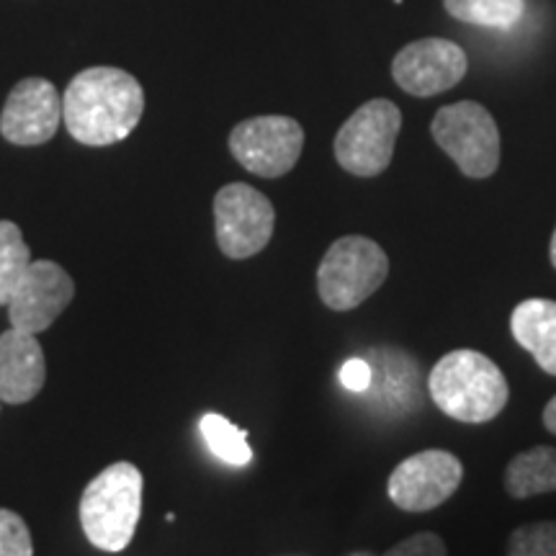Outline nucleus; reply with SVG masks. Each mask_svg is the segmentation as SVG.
<instances>
[{
  "label": "nucleus",
  "instance_id": "nucleus-15",
  "mask_svg": "<svg viewBox=\"0 0 556 556\" xmlns=\"http://www.w3.org/2000/svg\"><path fill=\"white\" fill-rule=\"evenodd\" d=\"M505 490L513 500L556 492V448L533 446L513 456L505 469Z\"/></svg>",
  "mask_w": 556,
  "mask_h": 556
},
{
  "label": "nucleus",
  "instance_id": "nucleus-9",
  "mask_svg": "<svg viewBox=\"0 0 556 556\" xmlns=\"http://www.w3.org/2000/svg\"><path fill=\"white\" fill-rule=\"evenodd\" d=\"M464 479L458 456L443 448H430L413 454L394 467L389 475V500L405 513H428L454 497Z\"/></svg>",
  "mask_w": 556,
  "mask_h": 556
},
{
  "label": "nucleus",
  "instance_id": "nucleus-2",
  "mask_svg": "<svg viewBox=\"0 0 556 556\" xmlns=\"http://www.w3.org/2000/svg\"><path fill=\"white\" fill-rule=\"evenodd\" d=\"M428 394L443 415L458 422H490L510 397L505 374L479 351H451L428 374Z\"/></svg>",
  "mask_w": 556,
  "mask_h": 556
},
{
  "label": "nucleus",
  "instance_id": "nucleus-12",
  "mask_svg": "<svg viewBox=\"0 0 556 556\" xmlns=\"http://www.w3.org/2000/svg\"><path fill=\"white\" fill-rule=\"evenodd\" d=\"M62 122V99L58 88L45 78H26L13 86L3 114L0 135L18 148H37L58 135Z\"/></svg>",
  "mask_w": 556,
  "mask_h": 556
},
{
  "label": "nucleus",
  "instance_id": "nucleus-22",
  "mask_svg": "<svg viewBox=\"0 0 556 556\" xmlns=\"http://www.w3.org/2000/svg\"><path fill=\"white\" fill-rule=\"evenodd\" d=\"M340 381L351 392L364 394L371 389V364L366 358H348L340 368Z\"/></svg>",
  "mask_w": 556,
  "mask_h": 556
},
{
  "label": "nucleus",
  "instance_id": "nucleus-4",
  "mask_svg": "<svg viewBox=\"0 0 556 556\" xmlns=\"http://www.w3.org/2000/svg\"><path fill=\"white\" fill-rule=\"evenodd\" d=\"M389 276L384 248L364 235L332 242L317 268V294L332 312H351L377 294Z\"/></svg>",
  "mask_w": 556,
  "mask_h": 556
},
{
  "label": "nucleus",
  "instance_id": "nucleus-7",
  "mask_svg": "<svg viewBox=\"0 0 556 556\" xmlns=\"http://www.w3.org/2000/svg\"><path fill=\"white\" fill-rule=\"evenodd\" d=\"M274 204L253 186L229 184L214 197L217 245L227 258L245 261L258 255L274 238Z\"/></svg>",
  "mask_w": 556,
  "mask_h": 556
},
{
  "label": "nucleus",
  "instance_id": "nucleus-19",
  "mask_svg": "<svg viewBox=\"0 0 556 556\" xmlns=\"http://www.w3.org/2000/svg\"><path fill=\"white\" fill-rule=\"evenodd\" d=\"M507 556H556V520L516 528L507 539Z\"/></svg>",
  "mask_w": 556,
  "mask_h": 556
},
{
  "label": "nucleus",
  "instance_id": "nucleus-20",
  "mask_svg": "<svg viewBox=\"0 0 556 556\" xmlns=\"http://www.w3.org/2000/svg\"><path fill=\"white\" fill-rule=\"evenodd\" d=\"M0 556H34L29 526L18 513L0 507Z\"/></svg>",
  "mask_w": 556,
  "mask_h": 556
},
{
  "label": "nucleus",
  "instance_id": "nucleus-13",
  "mask_svg": "<svg viewBox=\"0 0 556 556\" xmlns=\"http://www.w3.org/2000/svg\"><path fill=\"white\" fill-rule=\"evenodd\" d=\"M47 381L45 351L37 336L24 330H5L0 336V402L26 405Z\"/></svg>",
  "mask_w": 556,
  "mask_h": 556
},
{
  "label": "nucleus",
  "instance_id": "nucleus-10",
  "mask_svg": "<svg viewBox=\"0 0 556 556\" xmlns=\"http://www.w3.org/2000/svg\"><path fill=\"white\" fill-rule=\"evenodd\" d=\"M467 70V52L448 39L409 41L392 60L394 83L417 99H430V96L458 86Z\"/></svg>",
  "mask_w": 556,
  "mask_h": 556
},
{
  "label": "nucleus",
  "instance_id": "nucleus-25",
  "mask_svg": "<svg viewBox=\"0 0 556 556\" xmlns=\"http://www.w3.org/2000/svg\"><path fill=\"white\" fill-rule=\"evenodd\" d=\"M351 556H374V554H368V552H356V554H351Z\"/></svg>",
  "mask_w": 556,
  "mask_h": 556
},
{
  "label": "nucleus",
  "instance_id": "nucleus-16",
  "mask_svg": "<svg viewBox=\"0 0 556 556\" xmlns=\"http://www.w3.org/2000/svg\"><path fill=\"white\" fill-rule=\"evenodd\" d=\"M456 21L490 29H513L526 13V0H443Z\"/></svg>",
  "mask_w": 556,
  "mask_h": 556
},
{
  "label": "nucleus",
  "instance_id": "nucleus-18",
  "mask_svg": "<svg viewBox=\"0 0 556 556\" xmlns=\"http://www.w3.org/2000/svg\"><path fill=\"white\" fill-rule=\"evenodd\" d=\"M201 435H204L206 448L219 462L232 464V467H245L250 458H253V448L248 443V430L229 422L227 417L214 413L201 417Z\"/></svg>",
  "mask_w": 556,
  "mask_h": 556
},
{
  "label": "nucleus",
  "instance_id": "nucleus-23",
  "mask_svg": "<svg viewBox=\"0 0 556 556\" xmlns=\"http://www.w3.org/2000/svg\"><path fill=\"white\" fill-rule=\"evenodd\" d=\"M541 417H544V428L548 430V433L556 435V394L546 402L544 415H541Z\"/></svg>",
  "mask_w": 556,
  "mask_h": 556
},
{
  "label": "nucleus",
  "instance_id": "nucleus-14",
  "mask_svg": "<svg viewBox=\"0 0 556 556\" xmlns=\"http://www.w3.org/2000/svg\"><path fill=\"white\" fill-rule=\"evenodd\" d=\"M510 332L528 351L539 368L556 377V302L554 299H523L510 315Z\"/></svg>",
  "mask_w": 556,
  "mask_h": 556
},
{
  "label": "nucleus",
  "instance_id": "nucleus-24",
  "mask_svg": "<svg viewBox=\"0 0 556 556\" xmlns=\"http://www.w3.org/2000/svg\"><path fill=\"white\" fill-rule=\"evenodd\" d=\"M548 258H552V266L556 268V227H554V235H552V245H548Z\"/></svg>",
  "mask_w": 556,
  "mask_h": 556
},
{
  "label": "nucleus",
  "instance_id": "nucleus-11",
  "mask_svg": "<svg viewBox=\"0 0 556 556\" xmlns=\"http://www.w3.org/2000/svg\"><path fill=\"white\" fill-rule=\"evenodd\" d=\"M75 296L70 274L52 261H31L9 302L11 328L39 336L58 319Z\"/></svg>",
  "mask_w": 556,
  "mask_h": 556
},
{
  "label": "nucleus",
  "instance_id": "nucleus-17",
  "mask_svg": "<svg viewBox=\"0 0 556 556\" xmlns=\"http://www.w3.org/2000/svg\"><path fill=\"white\" fill-rule=\"evenodd\" d=\"M31 266V250L24 242L18 225L0 219V307H9L13 291Z\"/></svg>",
  "mask_w": 556,
  "mask_h": 556
},
{
  "label": "nucleus",
  "instance_id": "nucleus-8",
  "mask_svg": "<svg viewBox=\"0 0 556 556\" xmlns=\"http://www.w3.org/2000/svg\"><path fill=\"white\" fill-rule=\"evenodd\" d=\"M304 150V129L291 116H255L229 135V152L242 168L261 178H281Z\"/></svg>",
  "mask_w": 556,
  "mask_h": 556
},
{
  "label": "nucleus",
  "instance_id": "nucleus-3",
  "mask_svg": "<svg viewBox=\"0 0 556 556\" xmlns=\"http://www.w3.org/2000/svg\"><path fill=\"white\" fill-rule=\"evenodd\" d=\"M144 479L135 464H111L90 479L80 497V526L96 548L124 552L135 539L142 516Z\"/></svg>",
  "mask_w": 556,
  "mask_h": 556
},
{
  "label": "nucleus",
  "instance_id": "nucleus-1",
  "mask_svg": "<svg viewBox=\"0 0 556 556\" xmlns=\"http://www.w3.org/2000/svg\"><path fill=\"white\" fill-rule=\"evenodd\" d=\"M144 114V90L119 67H88L70 80L62 96V122L70 137L88 148H109L137 129Z\"/></svg>",
  "mask_w": 556,
  "mask_h": 556
},
{
  "label": "nucleus",
  "instance_id": "nucleus-21",
  "mask_svg": "<svg viewBox=\"0 0 556 556\" xmlns=\"http://www.w3.org/2000/svg\"><path fill=\"white\" fill-rule=\"evenodd\" d=\"M384 556H448L446 544L438 533H415L400 544H394Z\"/></svg>",
  "mask_w": 556,
  "mask_h": 556
},
{
  "label": "nucleus",
  "instance_id": "nucleus-6",
  "mask_svg": "<svg viewBox=\"0 0 556 556\" xmlns=\"http://www.w3.org/2000/svg\"><path fill=\"white\" fill-rule=\"evenodd\" d=\"M402 129V111L387 99L366 101L351 114L336 137V160L358 178H374L389 168Z\"/></svg>",
  "mask_w": 556,
  "mask_h": 556
},
{
  "label": "nucleus",
  "instance_id": "nucleus-5",
  "mask_svg": "<svg viewBox=\"0 0 556 556\" xmlns=\"http://www.w3.org/2000/svg\"><path fill=\"white\" fill-rule=\"evenodd\" d=\"M430 135L467 178H490L500 165V129L482 103L458 101L438 109Z\"/></svg>",
  "mask_w": 556,
  "mask_h": 556
}]
</instances>
